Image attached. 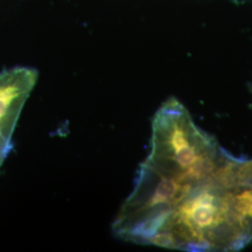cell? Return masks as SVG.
I'll list each match as a JSON object with an SVG mask.
<instances>
[{"mask_svg":"<svg viewBox=\"0 0 252 252\" xmlns=\"http://www.w3.org/2000/svg\"><path fill=\"white\" fill-rule=\"evenodd\" d=\"M35 68L17 66L0 72V134L12 137L20 114L36 85Z\"/></svg>","mask_w":252,"mask_h":252,"instance_id":"2","label":"cell"},{"mask_svg":"<svg viewBox=\"0 0 252 252\" xmlns=\"http://www.w3.org/2000/svg\"><path fill=\"white\" fill-rule=\"evenodd\" d=\"M11 139L0 134V165L5 161L11 150Z\"/></svg>","mask_w":252,"mask_h":252,"instance_id":"3","label":"cell"},{"mask_svg":"<svg viewBox=\"0 0 252 252\" xmlns=\"http://www.w3.org/2000/svg\"><path fill=\"white\" fill-rule=\"evenodd\" d=\"M214 155L215 146L187 109L175 98L165 101L153 119L152 151L145 162L176 180L194 162Z\"/></svg>","mask_w":252,"mask_h":252,"instance_id":"1","label":"cell"}]
</instances>
